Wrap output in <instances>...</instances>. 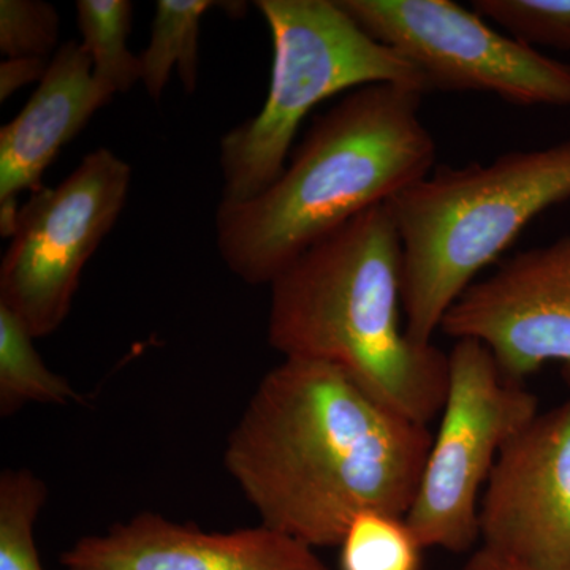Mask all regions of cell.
Here are the masks:
<instances>
[{"mask_svg": "<svg viewBox=\"0 0 570 570\" xmlns=\"http://www.w3.org/2000/svg\"><path fill=\"white\" fill-rule=\"evenodd\" d=\"M570 200V138L434 168L389 202L403 249L406 335L428 346L450 306L547 209Z\"/></svg>", "mask_w": 570, "mask_h": 570, "instance_id": "cell-4", "label": "cell"}, {"mask_svg": "<svg viewBox=\"0 0 570 570\" xmlns=\"http://www.w3.org/2000/svg\"><path fill=\"white\" fill-rule=\"evenodd\" d=\"M51 59L10 58L0 63V102L31 82L43 80Z\"/></svg>", "mask_w": 570, "mask_h": 570, "instance_id": "cell-20", "label": "cell"}, {"mask_svg": "<svg viewBox=\"0 0 570 570\" xmlns=\"http://www.w3.org/2000/svg\"><path fill=\"white\" fill-rule=\"evenodd\" d=\"M130 183V165L99 148L61 184L41 187L21 206L0 265V305L36 340L69 316L82 269L118 223Z\"/></svg>", "mask_w": 570, "mask_h": 570, "instance_id": "cell-8", "label": "cell"}, {"mask_svg": "<svg viewBox=\"0 0 570 570\" xmlns=\"http://www.w3.org/2000/svg\"><path fill=\"white\" fill-rule=\"evenodd\" d=\"M439 332L489 348L513 384L549 363L561 365L570 384V234L520 250L469 285Z\"/></svg>", "mask_w": 570, "mask_h": 570, "instance_id": "cell-9", "label": "cell"}, {"mask_svg": "<svg viewBox=\"0 0 570 570\" xmlns=\"http://www.w3.org/2000/svg\"><path fill=\"white\" fill-rule=\"evenodd\" d=\"M32 333L17 314L0 305V415L10 417L26 404L70 406L85 403L67 379L45 365Z\"/></svg>", "mask_w": 570, "mask_h": 570, "instance_id": "cell-14", "label": "cell"}, {"mask_svg": "<svg viewBox=\"0 0 570 570\" xmlns=\"http://www.w3.org/2000/svg\"><path fill=\"white\" fill-rule=\"evenodd\" d=\"M47 499V483L29 469L0 474V570H45L36 524Z\"/></svg>", "mask_w": 570, "mask_h": 570, "instance_id": "cell-17", "label": "cell"}, {"mask_svg": "<svg viewBox=\"0 0 570 570\" xmlns=\"http://www.w3.org/2000/svg\"><path fill=\"white\" fill-rule=\"evenodd\" d=\"M406 517L360 513L340 543V570H420L422 551Z\"/></svg>", "mask_w": 570, "mask_h": 570, "instance_id": "cell-16", "label": "cell"}, {"mask_svg": "<svg viewBox=\"0 0 570 570\" xmlns=\"http://www.w3.org/2000/svg\"><path fill=\"white\" fill-rule=\"evenodd\" d=\"M433 438L340 367L284 358L247 401L224 468L261 524L340 547L360 513L406 517Z\"/></svg>", "mask_w": 570, "mask_h": 570, "instance_id": "cell-1", "label": "cell"}, {"mask_svg": "<svg viewBox=\"0 0 570 570\" xmlns=\"http://www.w3.org/2000/svg\"><path fill=\"white\" fill-rule=\"evenodd\" d=\"M471 6L528 47L570 50V0H472Z\"/></svg>", "mask_w": 570, "mask_h": 570, "instance_id": "cell-18", "label": "cell"}, {"mask_svg": "<svg viewBox=\"0 0 570 570\" xmlns=\"http://www.w3.org/2000/svg\"><path fill=\"white\" fill-rule=\"evenodd\" d=\"M395 50L428 92L493 94L517 107L570 108V66L551 59L453 0H337Z\"/></svg>", "mask_w": 570, "mask_h": 570, "instance_id": "cell-7", "label": "cell"}, {"mask_svg": "<svg viewBox=\"0 0 570 570\" xmlns=\"http://www.w3.org/2000/svg\"><path fill=\"white\" fill-rule=\"evenodd\" d=\"M273 40L264 107L220 138L223 202H245L283 174L299 126L317 105L371 85L428 94L417 70L363 31L337 0H258Z\"/></svg>", "mask_w": 570, "mask_h": 570, "instance_id": "cell-5", "label": "cell"}, {"mask_svg": "<svg viewBox=\"0 0 570 570\" xmlns=\"http://www.w3.org/2000/svg\"><path fill=\"white\" fill-rule=\"evenodd\" d=\"M269 287V346L340 367L404 417L430 425L449 389V354L401 324L403 249L389 205L358 214L299 255Z\"/></svg>", "mask_w": 570, "mask_h": 570, "instance_id": "cell-3", "label": "cell"}, {"mask_svg": "<svg viewBox=\"0 0 570 570\" xmlns=\"http://www.w3.org/2000/svg\"><path fill=\"white\" fill-rule=\"evenodd\" d=\"M62 570H328L314 549L265 524L206 532L141 512L61 554Z\"/></svg>", "mask_w": 570, "mask_h": 570, "instance_id": "cell-11", "label": "cell"}, {"mask_svg": "<svg viewBox=\"0 0 570 570\" xmlns=\"http://www.w3.org/2000/svg\"><path fill=\"white\" fill-rule=\"evenodd\" d=\"M61 17L41 0L0 2V51L10 58L51 59L58 51Z\"/></svg>", "mask_w": 570, "mask_h": 570, "instance_id": "cell-19", "label": "cell"}, {"mask_svg": "<svg viewBox=\"0 0 570 570\" xmlns=\"http://www.w3.org/2000/svg\"><path fill=\"white\" fill-rule=\"evenodd\" d=\"M216 6L209 0H159L151 39L140 55L141 82L159 104L175 67L187 96L197 91L202 18Z\"/></svg>", "mask_w": 570, "mask_h": 570, "instance_id": "cell-13", "label": "cell"}, {"mask_svg": "<svg viewBox=\"0 0 570 570\" xmlns=\"http://www.w3.org/2000/svg\"><path fill=\"white\" fill-rule=\"evenodd\" d=\"M419 89L371 85L314 119L283 174L216 213L217 250L232 275L269 285L311 246L358 214L389 204L438 167Z\"/></svg>", "mask_w": 570, "mask_h": 570, "instance_id": "cell-2", "label": "cell"}, {"mask_svg": "<svg viewBox=\"0 0 570 570\" xmlns=\"http://www.w3.org/2000/svg\"><path fill=\"white\" fill-rule=\"evenodd\" d=\"M539 414V397L505 381L489 348L456 341L441 425L406 513L423 549L466 553L475 546L480 493L502 449Z\"/></svg>", "mask_w": 570, "mask_h": 570, "instance_id": "cell-6", "label": "cell"}, {"mask_svg": "<svg viewBox=\"0 0 570 570\" xmlns=\"http://www.w3.org/2000/svg\"><path fill=\"white\" fill-rule=\"evenodd\" d=\"M115 94L96 80L91 58L77 40L52 56L39 88L20 115L0 129V234L13 235L20 194L39 193L41 176Z\"/></svg>", "mask_w": 570, "mask_h": 570, "instance_id": "cell-12", "label": "cell"}, {"mask_svg": "<svg viewBox=\"0 0 570 570\" xmlns=\"http://www.w3.org/2000/svg\"><path fill=\"white\" fill-rule=\"evenodd\" d=\"M463 570H535L523 562L513 560L508 554L489 549V547H479L471 557L468 558Z\"/></svg>", "mask_w": 570, "mask_h": 570, "instance_id": "cell-21", "label": "cell"}, {"mask_svg": "<svg viewBox=\"0 0 570 570\" xmlns=\"http://www.w3.org/2000/svg\"><path fill=\"white\" fill-rule=\"evenodd\" d=\"M132 17L134 3L129 0L77 2L81 45L91 58L94 77L115 96L129 92L141 81L140 56L127 47Z\"/></svg>", "mask_w": 570, "mask_h": 570, "instance_id": "cell-15", "label": "cell"}, {"mask_svg": "<svg viewBox=\"0 0 570 570\" xmlns=\"http://www.w3.org/2000/svg\"><path fill=\"white\" fill-rule=\"evenodd\" d=\"M479 524L482 546L535 570H570V397L502 449Z\"/></svg>", "mask_w": 570, "mask_h": 570, "instance_id": "cell-10", "label": "cell"}]
</instances>
